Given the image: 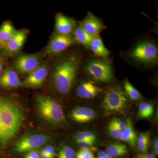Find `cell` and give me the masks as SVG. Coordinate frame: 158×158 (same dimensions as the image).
Returning a JSON list of instances; mask_svg holds the SVG:
<instances>
[{
	"mask_svg": "<svg viewBox=\"0 0 158 158\" xmlns=\"http://www.w3.org/2000/svg\"><path fill=\"white\" fill-rule=\"evenodd\" d=\"M129 59L144 67H153L157 65L158 48L155 41L144 39L137 41L127 53Z\"/></svg>",
	"mask_w": 158,
	"mask_h": 158,
	"instance_id": "3957f363",
	"label": "cell"
},
{
	"mask_svg": "<svg viewBox=\"0 0 158 158\" xmlns=\"http://www.w3.org/2000/svg\"><path fill=\"white\" fill-rule=\"evenodd\" d=\"M76 158H94L92 151L81 149L77 153Z\"/></svg>",
	"mask_w": 158,
	"mask_h": 158,
	"instance_id": "83f0119b",
	"label": "cell"
},
{
	"mask_svg": "<svg viewBox=\"0 0 158 158\" xmlns=\"http://www.w3.org/2000/svg\"><path fill=\"white\" fill-rule=\"evenodd\" d=\"M50 140L49 137L42 134H27L17 141L15 150L19 152L31 151L41 147Z\"/></svg>",
	"mask_w": 158,
	"mask_h": 158,
	"instance_id": "52a82bcc",
	"label": "cell"
},
{
	"mask_svg": "<svg viewBox=\"0 0 158 158\" xmlns=\"http://www.w3.org/2000/svg\"><path fill=\"white\" fill-rule=\"evenodd\" d=\"M108 154L113 157H118L126 154L128 152L127 147L123 144H114L109 145L106 148Z\"/></svg>",
	"mask_w": 158,
	"mask_h": 158,
	"instance_id": "44dd1931",
	"label": "cell"
},
{
	"mask_svg": "<svg viewBox=\"0 0 158 158\" xmlns=\"http://www.w3.org/2000/svg\"><path fill=\"white\" fill-rule=\"evenodd\" d=\"M108 130L110 136L115 139H119L122 131L109 123Z\"/></svg>",
	"mask_w": 158,
	"mask_h": 158,
	"instance_id": "4316f807",
	"label": "cell"
},
{
	"mask_svg": "<svg viewBox=\"0 0 158 158\" xmlns=\"http://www.w3.org/2000/svg\"><path fill=\"white\" fill-rule=\"evenodd\" d=\"M89 49L97 56L101 58H106L111 53L106 47L99 36L94 37L90 43Z\"/></svg>",
	"mask_w": 158,
	"mask_h": 158,
	"instance_id": "e0dca14e",
	"label": "cell"
},
{
	"mask_svg": "<svg viewBox=\"0 0 158 158\" xmlns=\"http://www.w3.org/2000/svg\"><path fill=\"white\" fill-rule=\"evenodd\" d=\"M75 39L76 41L83 44L87 49H89L90 44L95 36L88 34L80 25L77 26L74 30Z\"/></svg>",
	"mask_w": 158,
	"mask_h": 158,
	"instance_id": "d6986e66",
	"label": "cell"
},
{
	"mask_svg": "<svg viewBox=\"0 0 158 158\" xmlns=\"http://www.w3.org/2000/svg\"><path fill=\"white\" fill-rule=\"evenodd\" d=\"M95 141H77L81 149L90 150L94 149L93 145Z\"/></svg>",
	"mask_w": 158,
	"mask_h": 158,
	"instance_id": "f1b7e54d",
	"label": "cell"
},
{
	"mask_svg": "<svg viewBox=\"0 0 158 158\" xmlns=\"http://www.w3.org/2000/svg\"><path fill=\"white\" fill-rule=\"evenodd\" d=\"M128 101L124 91L118 88H110L105 92L102 106L107 113H122L127 107Z\"/></svg>",
	"mask_w": 158,
	"mask_h": 158,
	"instance_id": "8992f818",
	"label": "cell"
},
{
	"mask_svg": "<svg viewBox=\"0 0 158 158\" xmlns=\"http://www.w3.org/2000/svg\"><path fill=\"white\" fill-rule=\"evenodd\" d=\"M96 139V137L94 134L90 131L81 132L77 134L75 136L77 142L83 141H95Z\"/></svg>",
	"mask_w": 158,
	"mask_h": 158,
	"instance_id": "d4e9b609",
	"label": "cell"
},
{
	"mask_svg": "<svg viewBox=\"0 0 158 158\" xmlns=\"http://www.w3.org/2000/svg\"><path fill=\"white\" fill-rule=\"evenodd\" d=\"M136 158H155V156L153 153L141 154L138 155Z\"/></svg>",
	"mask_w": 158,
	"mask_h": 158,
	"instance_id": "d6a6232c",
	"label": "cell"
},
{
	"mask_svg": "<svg viewBox=\"0 0 158 158\" xmlns=\"http://www.w3.org/2000/svg\"><path fill=\"white\" fill-rule=\"evenodd\" d=\"M97 158H113L112 156L108 154L107 153L104 152H99L98 154Z\"/></svg>",
	"mask_w": 158,
	"mask_h": 158,
	"instance_id": "836d02e7",
	"label": "cell"
},
{
	"mask_svg": "<svg viewBox=\"0 0 158 158\" xmlns=\"http://www.w3.org/2000/svg\"><path fill=\"white\" fill-rule=\"evenodd\" d=\"M81 59L80 54L72 53L57 61L54 68L53 83L60 94L70 92L81 67Z\"/></svg>",
	"mask_w": 158,
	"mask_h": 158,
	"instance_id": "7a4b0ae2",
	"label": "cell"
},
{
	"mask_svg": "<svg viewBox=\"0 0 158 158\" xmlns=\"http://www.w3.org/2000/svg\"><path fill=\"white\" fill-rule=\"evenodd\" d=\"M16 31L11 22L6 21L0 26V41L5 44L15 33Z\"/></svg>",
	"mask_w": 158,
	"mask_h": 158,
	"instance_id": "ffe728a7",
	"label": "cell"
},
{
	"mask_svg": "<svg viewBox=\"0 0 158 158\" xmlns=\"http://www.w3.org/2000/svg\"><path fill=\"white\" fill-rule=\"evenodd\" d=\"M24 86L17 73L9 66L4 69L0 75V88H19Z\"/></svg>",
	"mask_w": 158,
	"mask_h": 158,
	"instance_id": "7c38bea8",
	"label": "cell"
},
{
	"mask_svg": "<svg viewBox=\"0 0 158 158\" xmlns=\"http://www.w3.org/2000/svg\"><path fill=\"white\" fill-rule=\"evenodd\" d=\"M102 92V89L91 80L82 82L77 89V95L84 99L94 98Z\"/></svg>",
	"mask_w": 158,
	"mask_h": 158,
	"instance_id": "4fadbf2b",
	"label": "cell"
},
{
	"mask_svg": "<svg viewBox=\"0 0 158 158\" xmlns=\"http://www.w3.org/2000/svg\"><path fill=\"white\" fill-rule=\"evenodd\" d=\"M23 119V113L17 105L0 96V145L6 146L16 136Z\"/></svg>",
	"mask_w": 158,
	"mask_h": 158,
	"instance_id": "6da1fadb",
	"label": "cell"
},
{
	"mask_svg": "<svg viewBox=\"0 0 158 158\" xmlns=\"http://www.w3.org/2000/svg\"><path fill=\"white\" fill-rule=\"evenodd\" d=\"M124 90L126 94L133 100H138L142 98L141 93L133 87L128 80H126L124 83Z\"/></svg>",
	"mask_w": 158,
	"mask_h": 158,
	"instance_id": "603a6c76",
	"label": "cell"
},
{
	"mask_svg": "<svg viewBox=\"0 0 158 158\" xmlns=\"http://www.w3.org/2000/svg\"><path fill=\"white\" fill-rule=\"evenodd\" d=\"M84 69L97 81L109 82L114 79L113 65L106 58L98 57L89 59L85 64Z\"/></svg>",
	"mask_w": 158,
	"mask_h": 158,
	"instance_id": "5b68a950",
	"label": "cell"
},
{
	"mask_svg": "<svg viewBox=\"0 0 158 158\" xmlns=\"http://www.w3.org/2000/svg\"><path fill=\"white\" fill-rule=\"evenodd\" d=\"M79 25L87 33L93 36H99L101 32L106 29V26L101 20L90 11Z\"/></svg>",
	"mask_w": 158,
	"mask_h": 158,
	"instance_id": "8fae6325",
	"label": "cell"
},
{
	"mask_svg": "<svg viewBox=\"0 0 158 158\" xmlns=\"http://www.w3.org/2000/svg\"><path fill=\"white\" fill-rule=\"evenodd\" d=\"M110 123L122 131L125 129L127 126V123L117 118H113Z\"/></svg>",
	"mask_w": 158,
	"mask_h": 158,
	"instance_id": "f546056e",
	"label": "cell"
},
{
	"mask_svg": "<svg viewBox=\"0 0 158 158\" xmlns=\"http://www.w3.org/2000/svg\"><path fill=\"white\" fill-rule=\"evenodd\" d=\"M5 49V47H4V44H3L0 41V52L2 51Z\"/></svg>",
	"mask_w": 158,
	"mask_h": 158,
	"instance_id": "8d00e7d4",
	"label": "cell"
},
{
	"mask_svg": "<svg viewBox=\"0 0 158 158\" xmlns=\"http://www.w3.org/2000/svg\"><path fill=\"white\" fill-rule=\"evenodd\" d=\"M150 134L149 133H141L137 139L138 149L141 152H147L149 144Z\"/></svg>",
	"mask_w": 158,
	"mask_h": 158,
	"instance_id": "cb8c5ba5",
	"label": "cell"
},
{
	"mask_svg": "<svg viewBox=\"0 0 158 158\" xmlns=\"http://www.w3.org/2000/svg\"><path fill=\"white\" fill-rule=\"evenodd\" d=\"M27 38V33L24 31H16L13 36L4 44L7 52L13 54L18 52L22 47Z\"/></svg>",
	"mask_w": 158,
	"mask_h": 158,
	"instance_id": "9a60e30c",
	"label": "cell"
},
{
	"mask_svg": "<svg viewBox=\"0 0 158 158\" xmlns=\"http://www.w3.org/2000/svg\"><path fill=\"white\" fill-rule=\"evenodd\" d=\"M47 153L51 158H54L55 156V151L54 148L50 145H47L44 149Z\"/></svg>",
	"mask_w": 158,
	"mask_h": 158,
	"instance_id": "4dcf8cb0",
	"label": "cell"
},
{
	"mask_svg": "<svg viewBox=\"0 0 158 158\" xmlns=\"http://www.w3.org/2000/svg\"><path fill=\"white\" fill-rule=\"evenodd\" d=\"M4 60L2 57H0V75L2 72L3 69H4Z\"/></svg>",
	"mask_w": 158,
	"mask_h": 158,
	"instance_id": "d590c367",
	"label": "cell"
},
{
	"mask_svg": "<svg viewBox=\"0 0 158 158\" xmlns=\"http://www.w3.org/2000/svg\"><path fill=\"white\" fill-rule=\"evenodd\" d=\"M48 70V65L46 63L40 65L29 73L23 82L24 85L34 88L41 87L47 77Z\"/></svg>",
	"mask_w": 158,
	"mask_h": 158,
	"instance_id": "30bf717a",
	"label": "cell"
},
{
	"mask_svg": "<svg viewBox=\"0 0 158 158\" xmlns=\"http://www.w3.org/2000/svg\"><path fill=\"white\" fill-rule=\"evenodd\" d=\"M153 113V106L151 104L143 102L141 103L138 106V116L140 118H149L152 116Z\"/></svg>",
	"mask_w": 158,
	"mask_h": 158,
	"instance_id": "7402d4cb",
	"label": "cell"
},
{
	"mask_svg": "<svg viewBox=\"0 0 158 158\" xmlns=\"http://www.w3.org/2000/svg\"><path fill=\"white\" fill-rule=\"evenodd\" d=\"M76 43L74 37L71 35L56 34L51 38L46 52L51 55L60 53L69 47L76 44Z\"/></svg>",
	"mask_w": 158,
	"mask_h": 158,
	"instance_id": "9c48e42d",
	"label": "cell"
},
{
	"mask_svg": "<svg viewBox=\"0 0 158 158\" xmlns=\"http://www.w3.org/2000/svg\"><path fill=\"white\" fill-rule=\"evenodd\" d=\"M154 147H158V139H156L154 142Z\"/></svg>",
	"mask_w": 158,
	"mask_h": 158,
	"instance_id": "74e56055",
	"label": "cell"
},
{
	"mask_svg": "<svg viewBox=\"0 0 158 158\" xmlns=\"http://www.w3.org/2000/svg\"><path fill=\"white\" fill-rule=\"evenodd\" d=\"M37 110L40 115L53 124H61L65 117L60 105L53 99L45 95H38L36 98Z\"/></svg>",
	"mask_w": 158,
	"mask_h": 158,
	"instance_id": "277c9868",
	"label": "cell"
},
{
	"mask_svg": "<svg viewBox=\"0 0 158 158\" xmlns=\"http://www.w3.org/2000/svg\"><path fill=\"white\" fill-rule=\"evenodd\" d=\"M75 152L72 148L64 146L59 150L58 158H75Z\"/></svg>",
	"mask_w": 158,
	"mask_h": 158,
	"instance_id": "484cf974",
	"label": "cell"
},
{
	"mask_svg": "<svg viewBox=\"0 0 158 158\" xmlns=\"http://www.w3.org/2000/svg\"><path fill=\"white\" fill-rule=\"evenodd\" d=\"M127 123V127L122 132L119 139L129 143L132 147H135L138 138L133 128L131 121L130 119H128Z\"/></svg>",
	"mask_w": 158,
	"mask_h": 158,
	"instance_id": "ac0fdd59",
	"label": "cell"
},
{
	"mask_svg": "<svg viewBox=\"0 0 158 158\" xmlns=\"http://www.w3.org/2000/svg\"><path fill=\"white\" fill-rule=\"evenodd\" d=\"M76 21L62 14H58L56 18L57 34L71 35L75 28Z\"/></svg>",
	"mask_w": 158,
	"mask_h": 158,
	"instance_id": "5bb4252c",
	"label": "cell"
},
{
	"mask_svg": "<svg viewBox=\"0 0 158 158\" xmlns=\"http://www.w3.org/2000/svg\"><path fill=\"white\" fill-rule=\"evenodd\" d=\"M40 157L42 158H51L44 149H43L40 152Z\"/></svg>",
	"mask_w": 158,
	"mask_h": 158,
	"instance_id": "e575fe53",
	"label": "cell"
},
{
	"mask_svg": "<svg viewBox=\"0 0 158 158\" xmlns=\"http://www.w3.org/2000/svg\"><path fill=\"white\" fill-rule=\"evenodd\" d=\"M24 158H41L37 151L32 150L28 153Z\"/></svg>",
	"mask_w": 158,
	"mask_h": 158,
	"instance_id": "1f68e13d",
	"label": "cell"
},
{
	"mask_svg": "<svg viewBox=\"0 0 158 158\" xmlns=\"http://www.w3.org/2000/svg\"><path fill=\"white\" fill-rule=\"evenodd\" d=\"M40 57L37 54H22L15 58L13 62L14 67L19 73H30L40 65Z\"/></svg>",
	"mask_w": 158,
	"mask_h": 158,
	"instance_id": "ba28073f",
	"label": "cell"
},
{
	"mask_svg": "<svg viewBox=\"0 0 158 158\" xmlns=\"http://www.w3.org/2000/svg\"><path fill=\"white\" fill-rule=\"evenodd\" d=\"M71 116L73 119L77 122L85 123L93 120L96 116V113L89 108L78 107L72 111Z\"/></svg>",
	"mask_w": 158,
	"mask_h": 158,
	"instance_id": "2e32d148",
	"label": "cell"
},
{
	"mask_svg": "<svg viewBox=\"0 0 158 158\" xmlns=\"http://www.w3.org/2000/svg\"><path fill=\"white\" fill-rule=\"evenodd\" d=\"M154 151L156 155H158V147L154 148Z\"/></svg>",
	"mask_w": 158,
	"mask_h": 158,
	"instance_id": "f35d334b",
	"label": "cell"
}]
</instances>
